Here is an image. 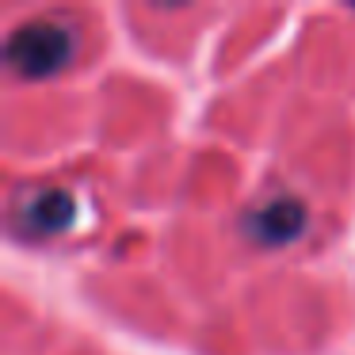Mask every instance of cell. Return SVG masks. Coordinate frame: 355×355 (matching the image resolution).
Listing matches in <instances>:
<instances>
[{"instance_id":"1","label":"cell","mask_w":355,"mask_h":355,"mask_svg":"<svg viewBox=\"0 0 355 355\" xmlns=\"http://www.w3.org/2000/svg\"><path fill=\"white\" fill-rule=\"evenodd\" d=\"M73 50H77V35L69 24L62 19H31V24L16 27L8 39V65L19 77H54L65 65L73 62Z\"/></svg>"},{"instance_id":"2","label":"cell","mask_w":355,"mask_h":355,"mask_svg":"<svg viewBox=\"0 0 355 355\" xmlns=\"http://www.w3.org/2000/svg\"><path fill=\"white\" fill-rule=\"evenodd\" d=\"M241 225H245V233H248L252 245L283 248V245H291V241L306 230V207H302L294 195L275 191V195H268L263 202H256V207L245 214V222H241Z\"/></svg>"},{"instance_id":"3","label":"cell","mask_w":355,"mask_h":355,"mask_svg":"<svg viewBox=\"0 0 355 355\" xmlns=\"http://www.w3.org/2000/svg\"><path fill=\"white\" fill-rule=\"evenodd\" d=\"M77 222V195L65 187H35L16 202V230L27 237H54Z\"/></svg>"}]
</instances>
